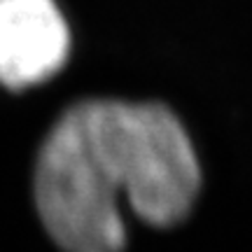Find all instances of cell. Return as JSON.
<instances>
[{"instance_id": "1", "label": "cell", "mask_w": 252, "mask_h": 252, "mask_svg": "<svg viewBox=\"0 0 252 252\" xmlns=\"http://www.w3.org/2000/svg\"><path fill=\"white\" fill-rule=\"evenodd\" d=\"M201 168L185 126L161 103L82 100L52 126L35 163L37 215L63 252H122L119 198L152 226L189 215Z\"/></svg>"}, {"instance_id": "2", "label": "cell", "mask_w": 252, "mask_h": 252, "mask_svg": "<svg viewBox=\"0 0 252 252\" xmlns=\"http://www.w3.org/2000/svg\"><path fill=\"white\" fill-rule=\"evenodd\" d=\"M70 33L54 0H0V84L33 87L63 68Z\"/></svg>"}]
</instances>
